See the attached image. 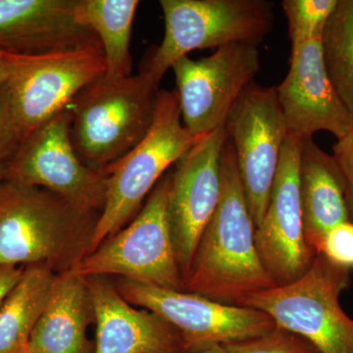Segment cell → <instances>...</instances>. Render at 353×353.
<instances>
[{
	"instance_id": "7a4b0ae2",
	"label": "cell",
	"mask_w": 353,
	"mask_h": 353,
	"mask_svg": "<svg viewBox=\"0 0 353 353\" xmlns=\"http://www.w3.org/2000/svg\"><path fill=\"white\" fill-rule=\"evenodd\" d=\"M99 216L48 190L7 181L0 192V266L71 271L90 253Z\"/></svg>"
},
{
	"instance_id": "d4e9b609",
	"label": "cell",
	"mask_w": 353,
	"mask_h": 353,
	"mask_svg": "<svg viewBox=\"0 0 353 353\" xmlns=\"http://www.w3.org/2000/svg\"><path fill=\"white\" fill-rule=\"evenodd\" d=\"M318 254L341 268H353V223L347 222L332 229L323 239Z\"/></svg>"
},
{
	"instance_id": "83f0119b",
	"label": "cell",
	"mask_w": 353,
	"mask_h": 353,
	"mask_svg": "<svg viewBox=\"0 0 353 353\" xmlns=\"http://www.w3.org/2000/svg\"><path fill=\"white\" fill-rule=\"evenodd\" d=\"M25 268V266L16 265L0 266V305L3 303L7 294L19 282Z\"/></svg>"
},
{
	"instance_id": "cb8c5ba5",
	"label": "cell",
	"mask_w": 353,
	"mask_h": 353,
	"mask_svg": "<svg viewBox=\"0 0 353 353\" xmlns=\"http://www.w3.org/2000/svg\"><path fill=\"white\" fill-rule=\"evenodd\" d=\"M222 347L226 353H321L303 336L277 325L268 333Z\"/></svg>"
},
{
	"instance_id": "30bf717a",
	"label": "cell",
	"mask_w": 353,
	"mask_h": 353,
	"mask_svg": "<svg viewBox=\"0 0 353 353\" xmlns=\"http://www.w3.org/2000/svg\"><path fill=\"white\" fill-rule=\"evenodd\" d=\"M255 229L261 224L288 137L277 88L250 83L225 122Z\"/></svg>"
},
{
	"instance_id": "8fae6325",
	"label": "cell",
	"mask_w": 353,
	"mask_h": 353,
	"mask_svg": "<svg viewBox=\"0 0 353 353\" xmlns=\"http://www.w3.org/2000/svg\"><path fill=\"white\" fill-rule=\"evenodd\" d=\"M70 125L67 108L39 128L7 162V179L48 190L81 210L101 214L108 176L81 161Z\"/></svg>"
},
{
	"instance_id": "9c48e42d",
	"label": "cell",
	"mask_w": 353,
	"mask_h": 353,
	"mask_svg": "<svg viewBox=\"0 0 353 353\" xmlns=\"http://www.w3.org/2000/svg\"><path fill=\"white\" fill-rule=\"evenodd\" d=\"M132 305L157 313L181 334L185 353L253 338L272 331L275 322L257 309L228 305L194 292L161 289L128 279L114 281Z\"/></svg>"
},
{
	"instance_id": "7c38bea8",
	"label": "cell",
	"mask_w": 353,
	"mask_h": 353,
	"mask_svg": "<svg viewBox=\"0 0 353 353\" xmlns=\"http://www.w3.org/2000/svg\"><path fill=\"white\" fill-rule=\"evenodd\" d=\"M175 73L183 126L196 139L224 126L228 116L260 70L259 46L233 43L212 55L180 58Z\"/></svg>"
},
{
	"instance_id": "ac0fdd59",
	"label": "cell",
	"mask_w": 353,
	"mask_h": 353,
	"mask_svg": "<svg viewBox=\"0 0 353 353\" xmlns=\"http://www.w3.org/2000/svg\"><path fill=\"white\" fill-rule=\"evenodd\" d=\"M299 189L304 238L318 254L324 236L334 227L350 222L348 187L334 157L311 138L301 141Z\"/></svg>"
},
{
	"instance_id": "836d02e7",
	"label": "cell",
	"mask_w": 353,
	"mask_h": 353,
	"mask_svg": "<svg viewBox=\"0 0 353 353\" xmlns=\"http://www.w3.org/2000/svg\"><path fill=\"white\" fill-rule=\"evenodd\" d=\"M26 348H27V347H26ZM26 348H25V350H26ZM25 350H23L22 352H18V353H23V352H24Z\"/></svg>"
},
{
	"instance_id": "ba28073f",
	"label": "cell",
	"mask_w": 353,
	"mask_h": 353,
	"mask_svg": "<svg viewBox=\"0 0 353 353\" xmlns=\"http://www.w3.org/2000/svg\"><path fill=\"white\" fill-rule=\"evenodd\" d=\"M0 60L20 146L106 72L101 46L38 55L0 52Z\"/></svg>"
},
{
	"instance_id": "4dcf8cb0",
	"label": "cell",
	"mask_w": 353,
	"mask_h": 353,
	"mask_svg": "<svg viewBox=\"0 0 353 353\" xmlns=\"http://www.w3.org/2000/svg\"><path fill=\"white\" fill-rule=\"evenodd\" d=\"M348 187V201H350L353 209V182H347Z\"/></svg>"
},
{
	"instance_id": "4316f807",
	"label": "cell",
	"mask_w": 353,
	"mask_h": 353,
	"mask_svg": "<svg viewBox=\"0 0 353 353\" xmlns=\"http://www.w3.org/2000/svg\"><path fill=\"white\" fill-rule=\"evenodd\" d=\"M334 158L347 182H353V131L339 139L333 148Z\"/></svg>"
},
{
	"instance_id": "2e32d148",
	"label": "cell",
	"mask_w": 353,
	"mask_h": 353,
	"mask_svg": "<svg viewBox=\"0 0 353 353\" xmlns=\"http://www.w3.org/2000/svg\"><path fill=\"white\" fill-rule=\"evenodd\" d=\"M78 0H0V52L16 55L101 46L77 21Z\"/></svg>"
},
{
	"instance_id": "484cf974",
	"label": "cell",
	"mask_w": 353,
	"mask_h": 353,
	"mask_svg": "<svg viewBox=\"0 0 353 353\" xmlns=\"http://www.w3.org/2000/svg\"><path fill=\"white\" fill-rule=\"evenodd\" d=\"M19 148L11 112L8 85L3 81L0 83V164L7 163Z\"/></svg>"
},
{
	"instance_id": "ffe728a7",
	"label": "cell",
	"mask_w": 353,
	"mask_h": 353,
	"mask_svg": "<svg viewBox=\"0 0 353 353\" xmlns=\"http://www.w3.org/2000/svg\"><path fill=\"white\" fill-rule=\"evenodd\" d=\"M46 265H30L0 305V353H18L48 305L58 278Z\"/></svg>"
},
{
	"instance_id": "277c9868",
	"label": "cell",
	"mask_w": 353,
	"mask_h": 353,
	"mask_svg": "<svg viewBox=\"0 0 353 353\" xmlns=\"http://www.w3.org/2000/svg\"><path fill=\"white\" fill-rule=\"evenodd\" d=\"M196 139L183 126L176 90H160L154 121L145 139L102 170L108 176L106 201L90 253L138 215L165 172L189 152Z\"/></svg>"
},
{
	"instance_id": "e0dca14e",
	"label": "cell",
	"mask_w": 353,
	"mask_h": 353,
	"mask_svg": "<svg viewBox=\"0 0 353 353\" xmlns=\"http://www.w3.org/2000/svg\"><path fill=\"white\" fill-rule=\"evenodd\" d=\"M83 278L97 324L94 353H185L171 324L148 309L132 307L109 277Z\"/></svg>"
},
{
	"instance_id": "d6986e66",
	"label": "cell",
	"mask_w": 353,
	"mask_h": 353,
	"mask_svg": "<svg viewBox=\"0 0 353 353\" xmlns=\"http://www.w3.org/2000/svg\"><path fill=\"white\" fill-rule=\"evenodd\" d=\"M92 322L94 307L85 279L70 271L59 274L29 347L37 353H94L87 334Z\"/></svg>"
},
{
	"instance_id": "3957f363",
	"label": "cell",
	"mask_w": 353,
	"mask_h": 353,
	"mask_svg": "<svg viewBox=\"0 0 353 353\" xmlns=\"http://www.w3.org/2000/svg\"><path fill=\"white\" fill-rule=\"evenodd\" d=\"M159 83L143 71L103 76L76 95L68 106L70 136L85 166L102 171L145 139L157 114Z\"/></svg>"
},
{
	"instance_id": "f1b7e54d",
	"label": "cell",
	"mask_w": 353,
	"mask_h": 353,
	"mask_svg": "<svg viewBox=\"0 0 353 353\" xmlns=\"http://www.w3.org/2000/svg\"><path fill=\"white\" fill-rule=\"evenodd\" d=\"M8 181L7 179V163L0 164V192Z\"/></svg>"
},
{
	"instance_id": "9a60e30c",
	"label": "cell",
	"mask_w": 353,
	"mask_h": 353,
	"mask_svg": "<svg viewBox=\"0 0 353 353\" xmlns=\"http://www.w3.org/2000/svg\"><path fill=\"white\" fill-rule=\"evenodd\" d=\"M277 88L288 134L299 139L326 131L341 139L353 131V112L330 81L321 39L292 51L289 73Z\"/></svg>"
},
{
	"instance_id": "52a82bcc",
	"label": "cell",
	"mask_w": 353,
	"mask_h": 353,
	"mask_svg": "<svg viewBox=\"0 0 353 353\" xmlns=\"http://www.w3.org/2000/svg\"><path fill=\"white\" fill-rule=\"evenodd\" d=\"M348 271L317 254L301 278L248 297L243 306L262 311L321 353H353V320L340 303L350 285Z\"/></svg>"
},
{
	"instance_id": "f546056e",
	"label": "cell",
	"mask_w": 353,
	"mask_h": 353,
	"mask_svg": "<svg viewBox=\"0 0 353 353\" xmlns=\"http://www.w3.org/2000/svg\"><path fill=\"white\" fill-rule=\"evenodd\" d=\"M197 353H226V352H225L222 345H218V347H211L209 350H204V352Z\"/></svg>"
},
{
	"instance_id": "d6a6232c",
	"label": "cell",
	"mask_w": 353,
	"mask_h": 353,
	"mask_svg": "<svg viewBox=\"0 0 353 353\" xmlns=\"http://www.w3.org/2000/svg\"><path fill=\"white\" fill-rule=\"evenodd\" d=\"M23 353H37V352H32L31 348L29 347V345H28V347L26 348V350H24V352H23Z\"/></svg>"
},
{
	"instance_id": "5b68a950",
	"label": "cell",
	"mask_w": 353,
	"mask_h": 353,
	"mask_svg": "<svg viewBox=\"0 0 353 353\" xmlns=\"http://www.w3.org/2000/svg\"><path fill=\"white\" fill-rule=\"evenodd\" d=\"M165 32L141 71L161 81L190 51L233 43L259 46L273 28V3L266 0H161Z\"/></svg>"
},
{
	"instance_id": "44dd1931",
	"label": "cell",
	"mask_w": 353,
	"mask_h": 353,
	"mask_svg": "<svg viewBox=\"0 0 353 353\" xmlns=\"http://www.w3.org/2000/svg\"><path fill=\"white\" fill-rule=\"evenodd\" d=\"M138 0H78L76 18L90 28L101 41L106 60L105 77L119 79L132 75L130 43Z\"/></svg>"
},
{
	"instance_id": "7402d4cb",
	"label": "cell",
	"mask_w": 353,
	"mask_h": 353,
	"mask_svg": "<svg viewBox=\"0 0 353 353\" xmlns=\"http://www.w3.org/2000/svg\"><path fill=\"white\" fill-rule=\"evenodd\" d=\"M330 81L353 112V0H339L321 38Z\"/></svg>"
},
{
	"instance_id": "5bb4252c",
	"label": "cell",
	"mask_w": 353,
	"mask_h": 353,
	"mask_svg": "<svg viewBox=\"0 0 353 353\" xmlns=\"http://www.w3.org/2000/svg\"><path fill=\"white\" fill-rule=\"evenodd\" d=\"M301 141L288 134L266 212L255 229L257 252L276 287L301 278L316 257L304 238L299 189Z\"/></svg>"
},
{
	"instance_id": "4fadbf2b",
	"label": "cell",
	"mask_w": 353,
	"mask_h": 353,
	"mask_svg": "<svg viewBox=\"0 0 353 353\" xmlns=\"http://www.w3.org/2000/svg\"><path fill=\"white\" fill-rule=\"evenodd\" d=\"M227 139L225 126L197 139L171 171L169 223L183 282L189 275L202 234L219 204Z\"/></svg>"
},
{
	"instance_id": "6da1fadb",
	"label": "cell",
	"mask_w": 353,
	"mask_h": 353,
	"mask_svg": "<svg viewBox=\"0 0 353 353\" xmlns=\"http://www.w3.org/2000/svg\"><path fill=\"white\" fill-rule=\"evenodd\" d=\"M275 287L257 252L255 225L233 145L227 139L222 155L219 204L197 245L183 292L228 305L243 306L248 297Z\"/></svg>"
},
{
	"instance_id": "8992f818",
	"label": "cell",
	"mask_w": 353,
	"mask_h": 353,
	"mask_svg": "<svg viewBox=\"0 0 353 353\" xmlns=\"http://www.w3.org/2000/svg\"><path fill=\"white\" fill-rule=\"evenodd\" d=\"M171 171L160 179L131 224L97 246L71 273L116 276L161 289L183 290L169 223Z\"/></svg>"
},
{
	"instance_id": "1f68e13d",
	"label": "cell",
	"mask_w": 353,
	"mask_h": 353,
	"mask_svg": "<svg viewBox=\"0 0 353 353\" xmlns=\"http://www.w3.org/2000/svg\"><path fill=\"white\" fill-rule=\"evenodd\" d=\"M6 80V69H4L3 63L0 60V83L3 82Z\"/></svg>"
},
{
	"instance_id": "603a6c76",
	"label": "cell",
	"mask_w": 353,
	"mask_h": 353,
	"mask_svg": "<svg viewBox=\"0 0 353 353\" xmlns=\"http://www.w3.org/2000/svg\"><path fill=\"white\" fill-rule=\"evenodd\" d=\"M339 0H284L282 2L292 41V51L321 39Z\"/></svg>"
}]
</instances>
